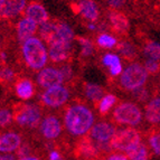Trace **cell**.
<instances>
[{
  "label": "cell",
  "instance_id": "obj_30",
  "mask_svg": "<svg viewBox=\"0 0 160 160\" xmlns=\"http://www.w3.org/2000/svg\"><path fill=\"white\" fill-rule=\"evenodd\" d=\"M96 44L102 48H113L117 46V38L109 34H101L96 38Z\"/></svg>",
  "mask_w": 160,
  "mask_h": 160
},
{
  "label": "cell",
  "instance_id": "obj_4",
  "mask_svg": "<svg viewBox=\"0 0 160 160\" xmlns=\"http://www.w3.org/2000/svg\"><path fill=\"white\" fill-rule=\"evenodd\" d=\"M115 132H117V128L115 126H113L112 122L100 121L92 127L88 136L95 143L99 151L107 158L110 155V152L112 151L110 147V142Z\"/></svg>",
  "mask_w": 160,
  "mask_h": 160
},
{
  "label": "cell",
  "instance_id": "obj_9",
  "mask_svg": "<svg viewBox=\"0 0 160 160\" xmlns=\"http://www.w3.org/2000/svg\"><path fill=\"white\" fill-rule=\"evenodd\" d=\"M69 99L68 88L64 85L54 86V88H47L44 93L40 94L39 101L42 105L51 109H56L64 105Z\"/></svg>",
  "mask_w": 160,
  "mask_h": 160
},
{
  "label": "cell",
  "instance_id": "obj_1",
  "mask_svg": "<svg viewBox=\"0 0 160 160\" xmlns=\"http://www.w3.org/2000/svg\"><path fill=\"white\" fill-rule=\"evenodd\" d=\"M94 114L90 108L83 103H74L66 108L64 112V124L67 133L73 137H84L92 129Z\"/></svg>",
  "mask_w": 160,
  "mask_h": 160
},
{
  "label": "cell",
  "instance_id": "obj_25",
  "mask_svg": "<svg viewBox=\"0 0 160 160\" xmlns=\"http://www.w3.org/2000/svg\"><path fill=\"white\" fill-rule=\"evenodd\" d=\"M117 52L126 61H133L137 57V49L134 45L128 40H122L117 45Z\"/></svg>",
  "mask_w": 160,
  "mask_h": 160
},
{
  "label": "cell",
  "instance_id": "obj_11",
  "mask_svg": "<svg viewBox=\"0 0 160 160\" xmlns=\"http://www.w3.org/2000/svg\"><path fill=\"white\" fill-rule=\"evenodd\" d=\"M37 82L42 88H54V86L63 85L65 80L59 68L46 67V68H43L39 72L37 76Z\"/></svg>",
  "mask_w": 160,
  "mask_h": 160
},
{
  "label": "cell",
  "instance_id": "obj_7",
  "mask_svg": "<svg viewBox=\"0 0 160 160\" xmlns=\"http://www.w3.org/2000/svg\"><path fill=\"white\" fill-rule=\"evenodd\" d=\"M148 78V72L144 66L133 63L130 64L121 74L119 78V85L126 91H136L146 84Z\"/></svg>",
  "mask_w": 160,
  "mask_h": 160
},
{
  "label": "cell",
  "instance_id": "obj_40",
  "mask_svg": "<svg viewBox=\"0 0 160 160\" xmlns=\"http://www.w3.org/2000/svg\"><path fill=\"white\" fill-rule=\"evenodd\" d=\"M48 159L49 160H63V155H62V152L57 151V150H53V151L49 152Z\"/></svg>",
  "mask_w": 160,
  "mask_h": 160
},
{
  "label": "cell",
  "instance_id": "obj_34",
  "mask_svg": "<svg viewBox=\"0 0 160 160\" xmlns=\"http://www.w3.org/2000/svg\"><path fill=\"white\" fill-rule=\"evenodd\" d=\"M144 68L151 75H156L160 72V62L155 59H147L144 63Z\"/></svg>",
  "mask_w": 160,
  "mask_h": 160
},
{
  "label": "cell",
  "instance_id": "obj_8",
  "mask_svg": "<svg viewBox=\"0 0 160 160\" xmlns=\"http://www.w3.org/2000/svg\"><path fill=\"white\" fill-rule=\"evenodd\" d=\"M72 156L75 160H104L105 157L99 151L91 138L86 134L78 138L72 148Z\"/></svg>",
  "mask_w": 160,
  "mask_h": 160
},
{
  "label": "cell",
  "instance_id": "obj_24",
  "mask_svg": "<svg viewBox=\"0 0 160 160\" xmlns=\"http://www.w3.org/2000/svg\"><path fill=\"white\" fill-rule=\"evenodd\" d=\"M126 156L129 160H148L151 156V151H150L147 143L141 142L134 149L129 151Z\"/></svg>",
  "mask_w": 160,
  "mask_h": 160
},
{
  "label": "cell",
  "instance_id": "obj_5",
  "mask_svg": "<svg viewBox=\"0 0 160 160\" xmlns=\"http://www.w3.org/2000/svg\"><path fill=\"white\" fill-rule=\"evenodd\" d=\"M110 119L118 126L136 127L142 122V111L133 102H121L113 110Z\"/></svg>",
  "mask_w": 160,
  "mask_h": 160
},
{
  "label": "cell",
  "instance_id": "obj_39",
  "mask_svg": "<svg viewBox=\"0 0 160 160\" xmlns=\"http://www.w3.org/2000/svg\"><path fill=\"white\" fill-rule=\"evenodd\" d=\"M107 1L113 9L120 8V7H122V6L124 5V2H126V0H107Z\"/></svg>",
  "mask_w": 160,
  "mask_h": 160
},
{
  "label": "cell",
  "instance_id": "obj_32",
  "mask_svg": "<svg viewBox=\"0 0 160 160\" xmlns=\"http://www.w3.org/2000/svg\"><path fill=\"white\" fill-rule=\"evenodd\" d=\"M13 120L12 112L7 108H2L1 112H0V123H1V128H6V127L10 126L11 121Z\"/></svg>",
  "mask_w": 160,
  "mask_h": 160
},
{
  "label": "cell",
  "instance_id": "obj_42",
  "mask_svg": "<svg viewBox=\"0 0 160 160\" xmlns=\"http://www.w3.org/2000/svg\"><path fill=\"white\" fill-rule=\"evenodd\" d=\"M18 160H42L39 157L37 156H30V157H25V158H20Z\"/></svg>",
  "mask_w": 160,
  "mask_h": 160
},
{
  "label": "cell",
  "instance_id": "obj_31",
  "mask_svg": "<svg viewBox=\"0 0 160 160\" xmlns=\"http://www.w3.org/2000/svg\"><path fill=\"white\" fill-rule=\"evenodd\" d=\"M76 40H78L81 45V55L83 57L91 56L94 51V46L91 40L84 37H76Z\"/></svg>",
  "mask_w": 160,
  "mask_h": 160
},
{
  "label": "cell",
  "instance_id": "obj_16",
  "mask_svg": "<svg viewBox=\"0 0 160 160\" xmlns=\"http://www.w3.org/2000/svg\"><path fill=\"white\" fill-rule=\"evenodd\" d=\"M25 16H26V18L32 19L35 22L40 25L49 22L48 12L44 8V6L42 3L37 2V1H32L29 5L27 6L26 10H25Z\"/></svg>",
  "mask_w": 160,
  "mask_h": 160
},
{
  "label": "cell",
  "instance_id": "obj_19",
  "mask_svg": "<svg viewBox=\"0 0 160 160\" xmlns=\"http://www.w3.org/2000/svg\"><path fill=\"white\" fill-rule=\"evenodd\" d=\"M144 115L146 120L153 126H158L160 123V96L150 100L144 107Z\"/></svg>",
  "mask_w": 160,
  "mask_h": 160
},
{
  "label": "cell",
  "instance_id": "obj_14",
  "mask_svg": "<svg viewBox=\"0 0 160 160\" xmlns=\"http://www.w3.org/2000/svg\"><path fill=\"white\" fill-rule=\"evenodd\" d=\"M27 0H0V15L2 19L15 18L22 13Z\"/></svg>",
  "mask_w": 160,
  "mask_h": 160
},
{
  "label": "cell",
  "instance_id": "obj_12",
  "mask_svg": "<svg viewBox=\"0 0 160 160\" xmlns=\"http://www.w3.org/2000/svg\"><path fill=\"white\" fill-rule=\"evenodd\" d=\"M48 54L53 63H62L67 61L72 55V43H67L64 40H56L48 45Z\"/></svg>",
  "mask_w": 160,
  "mask_h": 160
},
{
  "label": "cell",
  "instance_id": "obj_29",
  "mask_svg": "<svg viewBox=\"0 0 160 160\" xmlns=\"http://www.w3.org/2000/svg\"><path fill=\"white\" fill-rule=\"evenodd\" d=\"M0 78H1V83H2V85L5 86V85H10V84H13L15 81L17 80V75H16V72H15V69L13 68L2 65Z\"/></svg>",
  "mask_w": 160,
  "mask_h": 160
},
{
  "label": "cell",
  "instance_id": "obj_23",
  "mask_svg": "<svg viewBox=\"0 0 160 160\" xmlns=\"http://www.w3.org/2000/svg\"><path fill=\"white\" fill-rule=\"evenodd\" d=\"M39 35L40 37L43 38V40L46 44L51 45L52 43L56 42L57 38V27H56V22H45V24L40 25L39 28Z\"/></svg>",
  "mask_w": 160,
  "mask_h": 160
},
{
  "label": "cell",
  "instance_id": "obj_2",
  "mask_svg": "<svg viewBox=\"0 0 160 160\" xmlns=\"http://www.w3.org/2000/svg\"><path fill=\"white\" fill-rule=\"evenodd\" d=\"M42 109L36 104L16 103L12 107L13 122L25 130H35L42 123Z\"/></svg>",
  "mask_w": 160,
  "mask_h": 160
},
{
  "label": "cell",
  "instance_id": "obj_17",
  "mask_svg": "<svg viewBox=\"0 0 160 160\" xmlns=\"http://www.w3.org/2000/svg\"><path fill=\"white\" fill-rule=\"evenodd\" d=\"M13 90L17 98L20 100H29L35 95V86L32 80L27 78H17L15 81Z\"/></svg>",
  "mask_w": 160,
  "mask_h": 160
},
{
  "label": "cell",
  "instance_id": "obj_13",
  "mask_svg": "<svg viewBox=\"0 0 160 160\" xmlns=\"http://www.w3.org/2000/svg\"><path fill=\"white\" fill-rule=\"evenodd\" d=\"M109 22H110V28L118 36H127L130 29V22H129L128 17L121 11L111 10L109 13Z\"/></svg>",
  "mask_w": 160,
  "mask_h": 160
},
{
  "label": "cell",
  "instance_id": "obj_20",
  "mask_svg": "<svg viewBox=\"0 0 160 160\" xmlns=\"http://www.w3.org/2000/svg\"><path fill=\"white\" fill-rule=\"evenodd\" d=\"M78 3H80V13L83 18L91 22H96L99 19V7L93 0H82Z\"/></svg>",
  "mask_w": 160,
  "mask_h": 160
},
{
  "label": "cell",
  "instance_id": "obj_38",
  "mask_svg": "<svg viewBox=\"0 0 160 160\" xmlns=\"http://www.w3.org/2000/svg\"><path fill=\"white\" fill-rule=\"evenodd\" d=\"M104 160H129L126 155H121V153H111Z\"/></svg>",
  "mask_w": 160,
  "mask_h": 160
},
{
  "label": "cell",
  "instance_id": "obj_41",
  "mask_svg": "<svg viewBox=\"0 0 160 160\" xmlns=\"http://www.w3.org/2000/svg\"><path fill=\"white\" fill-rule=\"evenodd\" d=\"M17 156L16 155H2L1 156V158H0V160H17Z\"/></svg>",
  "mask_w": 160,
  "mask_h": 160
},
{
  "label": "cell",
  "instance_id": "obj_3",
  "mask_svg": "<svg viewBox=\"0 0 160 160\" xmlns=\"http://www.w3.org/2000/svg\"><path fill=\"white\" fill-rule=\"evenodd\" d=\"M22 54L26 65L34 71L43 69L47 63V52L45 46L42 40L36 37H32L22 43Z\"/></svg>",
  "mask_w": 160,
  "mask_h": 160
},
{
  "label": "cell",
  "instance_id": "obj_35",
  "mask_svg": "<svg viewBox=\"0 0 160 160\" xmlns=\"http://www.w3.org/2000/svg\"><path fill=\"white\" fill-rule=\"evenodd\" d=\"M132 95H133V99L137 100L138 102H144L149 99V91L147 88H140L132 92Z\"/></svg>",
  "mask_w": 160,
  "mask_h": 160
},
{
  "label": "cell",
  "instance_id": "obj_15",
  "mask_svg": "<svg viewBox=\"0 0 160 160\" xmlns=\"http://www.w3.org/2000/svg\"><path fill=\"white\" fill-rule=\"evenodd\" d=\"M22 137L16 131L3 132L0 138V151L2 153H9L18 150L22 144Z\"/></svg>",
  "mask_w": 160,
  "mask_h": 160
},
{
  "label": "cell",
  "instance_id": "obj_21",
  "mask_svg": "<svg viewBox=\"0 0 160 160\" xmlns=\"http://www.w3.org/2000/svg\"><path fill=\"white\" fill-rule=\"evenodd\" d=\"M83 93H84L86 99L93 102L95 108H98L100 101L105 96L104 88H101L100 85H98V84H93V83H84V85H83Z\"/></svg>",
  "mask_w": 160,
  "mask_h": 160
},
{
  "label": "cell",
  "instance_id": "obj_28",
  "mask_svg": "<svg viewBox=\"0 0 160 160\" xmlns=\"http://www.w3.org/2000/svg\"><path fill=\"white\" fill-rule=\"evenodd\" d=\"M118 102V98L113 94H107L103 99L100 101L99 105H98V110H99V113L104 117L109 113V111L111 110V108L114 105Z\"/></svg>",
  "mask_w": 160,
  "mask_h": 160
},
{
  "label": "cell",
  "instance_id": "obj_26",
  "mask_svg": "<svg viewBox=\"0 0 160 160\" xmlns=\"http://www.w3.org/2000/svg\"><path fill=\"white\" fill-rule=\"evenodd\" d=\"M56 27H57V40H64L67 43H72L74 39V32L72 28L67 24L63 22H57L56 20Z\"/></svg>",
  "mask_w": 160,
  "mask_h": 160
},
{
  "label": "cell",
  "instance_id": "obj_10",
  "mask_svg": "<svg viewBox=\"0 0 160 160\" xmlns=\"http://www.w3.org/2000/svg\"><path fill=\"white\" fill-rule=\"evenodd\" d=\"M62 123L59 119L54 114H48L43 119L39 127L40 136L45 139L46 141L57 140L62 136Z\"/></svg>",
  "mask_w": 160,
  "mask_h": 160
},
{
  "label": "cell",
  "instance_id": "obj_6",
  "mask_svg": "<svg viewBox=\"0 0 160 160\" xmlns=\"http://www.w3.org/2000/svg\"><path fill=\"white\" fill-rule=\"evenodd\" d=\"M142 142V136L140 131L134 128H126L117 130L113 138L111 139L110 147L113 152H124L128 153Z\"/></svg>",
  "mask_w": 160,
  "mask_h": 160
},
{
  "label": "cell",
  "instance_id": "obj_36",
  "mask_svg": "<svg viewBox=\"0 0 160 160\" xmlns=\"http://www.w3.org/2000/svg\"><path fill=\"white\" fill-rule=\"evenodd\" d=\"M59 69H61L62 74H63V76H64L65 82H67V83L71 82L73 78V69H72V67L69 66V64L62 65V66L59 67Z\"/></svg>",
  "mask_w": 160,
  "mask_h": 160
},
{
  "label": "cell",
  "instance_id": "obj_18",
  "mask_svg": "<svg viewBox=\"0 0 160 160\" xmlns=\"http://www.w3.org/2000/svg\"><path fill=\"white\" fill-rule=\"evenodd\" d=\"M37 22H35L34 20L29 18H22V20H19L17 24V37H18L19 42L25 43L27 39L32 37V35L36 34L38 30Z\"/></svg>",
  "mask_w": 160,
  "mask_h": 160
},
{
  "label": "cell",
  "instance_id": "obj_37",
  "mask_svg": "<svg viewBox=\"0 0 160 160\" xmlns=\"http://www.w3.org/2000/svg\"><path fill=\"white\" fill-rule=\"evenodd\" d=\"M122 71H123V67L122 64L120 63V64H118L110 68V74H111V76H118V75L122 74Z\"/></svg>",
  "mask_w": 160,
  "mask_h": 160
},
{
  "label": "cell",
  "instance_id": "obj_27",
  "mask_svg": "<svg viewBox=\"0 0 160 160\" xmlns=\"http://www.w3.org/2000/svg\"><path fill=\"white\" fill-rule=\"evenodd\" d=\"M143 54L148 57V59H155V61H159L160 59V44L152 42V40H148L143 44L142 47Z\"/></svg>",
  "mask_w": 160,
  "mask_h": 160
},
{
  "label": "cell",
  "instance_id": "obj_22",
  "mask_svg": "<svg viewBox=\"0 0 160 160\" xmlns=\"http://www.w3.org/2000/svg\"><path fill=\"white\" fill-rule=\"evenodd\" d=\"M146 143L152 155L160 157V127L153 126L146 133Z\"/></svg>",
  "mask_w": 160,
  "mask_h": 160
},
{
  "label": "cell",
  "instance_id": "obj_33",
  "mask_svg": "<svg viewBox=\"0 0 160 160\" xmlns=\"http://www.w3.org/2000/svg\"><path fill=\"white\" fill-rule=\"evenodd\" d=\"M102 63H103L104 66H108L109 68L115 66V65L120 64V57L118 56L117 54L112 53H108L105 54L103 57H102Z\"/></svg>",
  "mask_w": 160,
  "mask_h": 160
}]
</instances>
